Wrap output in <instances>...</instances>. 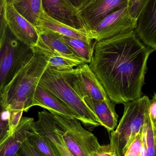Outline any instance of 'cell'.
Returning a JSON list of instances; mask_svg holds the SVG:
<instances>
[{
	"instance_id": "6da1fadb",
	"label": "cell",
	"mask_w": 156,
	"mask_h": 156,
	"mask_svg": "<svg viewBox=\"0 0 156 156\" xmlns=\"http://www.w3.org/2000/svg\"><path fill=\"white\" fill-rule=\"evenodd\" d=\"M154 51L133 30L95 42L89 66L110 100L123 104L142 97L147 61Z\"/></svg>"
},
{
	"instance_id": "7a4b0ae2",
	"label": "cell",
	"mask_w": 156,
	"mask_h": 156,
	"mask_svg": "<svg viewBox=\"0 0 156 156\" xmlns=\"http://www.w3.org/2000/svg\"><path fill=\"white\" fill-rule=\"evenodd\" d=\"M31 59L16 73L0 94V105L9 111L27 112L33 107V99L43 73L48 68L49 56L34 48Z\"/></svg>"
},
{
	"instance_id": "3957f363",
	"label": "cell",
	"mask_w": 156,
	"mask_h": 156,
	"mask_svg": "<svg viewBox=\"0 0 156 156\" xmlns=\"http://www.w3.org/2000/svg\"><path fill=\"white\" fill-rule=\"evenodd\" d=\"M150 102L145 95L123 104V115L111 133L109 144L116 156H125L133 141L142 133L149 117Z\"/></svg>"
},
{
	"instance_id": "277c9868",
	"label": "cell",
	"mask_w": 156,
	"mask_h": 156,
	"mask_svg": "<svg viewBox=\"0 0 156 156\" xmlns=\"http://www.w3.org/2000/svg\"><path fill=\"white\" fill-rule=\"evenodd\" d=\"M38 85L51 93L77 114L81 122L86 126L95 127L101 126L95 114L71 88L59 70L48 67Z\"/></svg>"
},
{
	"instance_id": "5b68a950",
	"label": "cell",
	"mask_w": 156,
	"mask_h": 156,
	"mask_svg": "<svg viewBox=\"0 0 156 156\" xmlns=\"http://www.w3.org/2000/svg\"><path fill=\"white\" fill-rule=\"evenodd\" d=\"M34 53V48L17 40L7 27L0 42V94Z\"/></svg>"
},
{
	"instance_id": "8992f818",
	"label": "cell",
	"mask_w": 156,
	"mask_h": 156,
	"mask_svg": "<svg viewBox=\"0 0 156 156\" xmlns=\"http://www.w3.org/2000/svg\"><path fill=\"white\" fill-rule=\"evenodd\" d=\"M51 113L60 124L62 138L73 155L89 156L100 147L98 138L84 128L78 119Z\"/></svg>"
},
{
	"instance_id": "52a82bcc",
	"label": "cell",
	"mask_w": 156,
	"mask_h": 156,
	"mask_svg": "<svg viewBox=\"0 0 156 156\" xmlns=\"http://www.w3.org/2000/svg\"><path fill=\"white\" fill-rule=\"evenodd\" d=\"M59 71L82 100L89 98L107 101H111L104 88L88 64L79 65L72 69Z\"/></svg>"
},
{
	"instance_id": "ba28073f",
	"label": "cell",
	"mask_w": 156,
	"mask_h": 156,
	"mask_svg": "<svg viewBox=\"0 0 156 156\" xmlns=\"http://www.w3.org/2000/svg\"><path fill=\"white\" fill-rule=\"evenodd\" d=\"M128 3L100 21L91 32L93 39L99 42L135 30L137 20L131 16Z\"/></svg>"
},
{
	"instance_id": "9c48e42d",
	"label": "cell",
	"mask_w": 156,
	"mask_h": 156,
	"mask_svg": "<svg viewBox=\"0 0 156 156\" xmlns=\"http://www.w3.org/2000/svg\"><path fill=\"white\" fill-rule=\"evenodd\" d=\"M128 2V0H87L78 9V12L91 35V32L100 21Z\"/></svg>"
},
{
	"instance_id": "30bf717a",
	"label": "cell",
	"mask_w": 156,
	"mask_h": 156,
	"mask_svg": "<svg viewBox=\"0 0 156 156\" xmlns=\"http://www.w3.org/2000/svg\"><path fill=\"white\" fill-rule=\"evenodd\" d=\"M42 1L44 12L50 17L77 31L91 36L80 17L78 9L68 0Z\"/></svg>"
},
{
	"instance_id": "8fae6325",
	"label": "cell",
	"mask_w": 156,
	"mask_h": 156,
	"mask_svg": "<svg viewBox=\"0 0 156 156\" xmlns=\"http://www.w3.org/2000/svg\"><path fill=\"white\" fill-rule=\"evenodd\" d=\"M6 19L8 29L17 40L31 48L37 46L39 34L36 28L8 2Z\"/></svg>"
},
{
	"instance_id": "7c38bea8",
	"label": "cell",
	"mask_w": 156,
	"mask_h": 156,
	"mask_svg": "<svg viewBox=\"0 0 156 156\" xmlns=\"http://www.w3.org/2000/svg\"><path fill=\"white\" fill-rule=\"evenodd\" d=\"M34 127L37 133L52 142L62 156H74L64 143L60 124L51 113L46 110L38 112Z\"/></svg>"
},
{
	"instance_id": "4fadbf2b",
	"label": "cell",
	"mask_w": 156,
	"mask_h": 156,
	"mask_svg": "<svg viewBox=\"0 0 156 156\" xmlns=\"http://www.w3.org/2000/svg\"><path fill=\"white\" fill-rule=\"evenodd\" d=\"M134 31L147 46L156 50V0H148L136 19Z\"/></svg>"
},
{
	"instance_id": "5bb4252c",
	"label": "cell",
	"mask_w": 156,
	"mask_h": 156,
	"mask_svg": "<svg viewBox=\"0 0 156 156\" xmlns=\"http://www.w3.org/2000/svg\"><path fill=\"white\" fill-rule=\"evenodd\" d=\"M34 119L23 117L13 135L8 136L0 143V156H16L23 144L35 132Z\"/></svg>"
},
{
	"instance_id": "9a60e30c",
	"label": "cell",
	"mask_w": 156,
	"mask_h": 156,
	"mask_svg": "<svg viewBox=\"0 0 156 156\" xmlns=\"http://www.w3.org/2000/svg\"><path fill=\"white\" fill-rule=\"evenodd\" d=\"M37 47L47 53L49 56L56 55L67 58L78 63L85 64L83 60L74 54L60 35L52 33H41Z\"/></svg>"
},
{
	"instance_id": "2e32d148",
	"label": "cell",
	"mask_w": 156,
	"mask_h": 156,
	"mask_svg": "<svg viewBox=\"0 0 156 156\" xmlns=\"http://www.w3.org/2000/svg\"><path fill=\"white\" fill-rule=\"evenodd\" d=\"M35 27L38 33H49L62 36L78 38L86 41H93L88 34L77 31L50 17L43 11L36 22Z\"/></svg>"
},
{
	"instance_id": "e0dca14e",
	"label": "cell",
	"mask_w": 156,
	"mask_h": 156,
	"mask_svg": "<svg viewBox=\"0 0 156 156\" xmlns=\"http://www.w3.org/2000/svg\"><path fill=\"white\" fill-rule=\"evenodd\" d=\"M40 106L46 109L49 112L74 118L80 121L79 117L77 114L55 95L39 85L37 87L34 94L32 106Z\"/></svg>"
},
{
	"instance_id": "ac0fdd59",
	"label": "cell",
	"mask_w": 156,
	"mask_h": 156,
	"mask_svg": "<svg viewBox=\"0 0 156 156\" xmlns=\"http://www.w3.org/2000/svg\"><path fill=\"white\" fill-rule=\"evenodd\" d=\"M83 101L93 112L103 126L109 132L114 131L118 123V115L115 105L111 101H102L86 98Z\"/></svg>"
},
{
	"instance_id": "d6986e66",
	"label": "cell",
	"mask_w": 156,
	"mask_h": 156,
	"mask_svg": "<svg viewBox=\"0 0 156 156\" xmlns=\"http://www.w3.org/2000/svg\"><path fill=\"white\" fill-rule=\"evenodd\" d=\"M10 3L34 26L39 15L44 11L42 0H13Z\"/></svg>"
},
{
	"instance_id": "ffe728a7",
	"label": "cell",
	"mask_w": 156,
	"mask_h": 156,
	"mask_svg": "<svg viewBox=\"0 0 156 156\" xmlns=\"http://www.w3.org/2000/svg\"><path fill=\"white\" fill-rule=\"evenodd\" d=\"M63 41L74 52L81 58L85 64H89L94 52V43L93 41H86L78 38L60 36Z\"/></svg>"
},
{
	"instance_id": "44dd1931",
	"label": "cell",
	"mask_w": 156,
	"mask_h": 156,
	"mask_svg": "<svg viewBox=\"0 0 156 156\" xmlns=\"http://www.w3.org/2000/svg\"><path fill=\"white\" fill-rule=\"evenodd\" d=\"M156 125L148 117L142 132L144 156H155Z\"/></svg>"
},
{
	"instance_id": "7402d4cb",
	"label": "cell",
	"mask_w": 156,
	"mask_h": 156,
	"mask_svg": "<svg viewBox=\"0 0 156 156\" xmlns=\"http://www.w3.org/2000/svg\"><path fill=\"white\" fill-rule=\"evenodd\" d=\"M27 140L44 156H62L51 141L39 134L36 130Z\"/></svg>"
},
{
	"instance_id": "603a6c76",
	"label": "cell",
	"mask_w": 156,
	"mask_h": 156,
	"mask_svg": "<svg viewBox=\"0 0 156 156\" xmlns=\"http://www.w3.org/2000/svg\"><path fill=\"white\" fill-rule=\"evenodd\" d=\"M78 66L74 61L56 55L49 56L48 61V67L54 68L58 70L72 69Z\"/></svg>"
},
{
	"instance_id": "cb8c5ba5",
	"label": "cell",
	"mask_w": 156,
	"mask_h": 156,
	"mask_svg": "<svg viewBox=\"0 0 156 156\" xmlns=\"http://www.w3.org/2000/svg\"><path fill=\"white\" fill-rule=\"evenodd\" d=\"M10 112L0 105V143L9 135V121Z\"/></svg>"
},
{
	"instance_id": "d4e9b609",
	"label": "cell",
	"mask_w": 156,
	"mask_h": 156,
	"mask_svg": "<svg viewBox=\"0 0 156 156\" xmlns=\"http://www.w3.org/2000/svg\"><path fill=\"white\" fill-rule=\"evenodd\" d=\"M125 155L144 156V151L142 141V133L139 134L133 141Z\"/></svg>"
},
{
	"instance_id": "484cf974",
	"label": "cell",
	"mask_w": 156,
	"mask_h": 156,
	"mask_svg": "<svg viewBox=\"0 0 156 156\" xmlns=\"http://www.w3.org/2000/svg\"><path fill=\"white\" fill-rule=\"evenodd\" d=\"M6 0H0V42L7 29L6 19Z\"/></svg>"
},
{
	"instance_id": "4316f807",
	"label": "cell",
	"mask_w": 156,
	"mask_h": 156,
	"mask_svg": "<svg viewBox=\"0 0 156 156\" xmlns=\"http://www.w3.org/2000/svg\"><path fill=\"white\" fill-rule=\"evenodd\" d=\"M148 0H128L129 12L134 19H137L140 12Z\"/></svg>"
},
{
	"instance_id": "83f0119b",
	"label": "cell",
	"mask_w": 156,
	"mask_h": 156,
	"mask_svg": "<svg viewBox=\"0 0 156 156\" xmlns=\"http://www.w3.org/2000/svg\"><path fill=\"white\" fill-rule=\"evenodd\" d=\"M10 115L9 121V135H13L16 129L21 120L24 112L23 111L10 112Z\"/></svg>"
},
{
	"instance_id": "f1b7e54d",
	"label": "cell",
	"mask_w": 156,
	"mask_h": 156,
	"mask_svg": "<svg viewBox=\"0 0 156 156\" xmlns=\"http://www.w3.org/2000/svg\"><path fill=\"white\" fill-rule=\"evenodd\" d=\"M19 154L21 156H44L29 143L27 139L21 146Z\"/></svg>"
},
{
	"instance_id": "f546056e",
	"label": "cell",
	"mask_w": 156,
	"mask_h": 156,
	"mask_svg": "<svg viewBox=\"0 0 156 156\" xmlns=\"http://www.w3.org/2000/svg\"><path fill=\"white\" fill-rule=\"evenodd\" d=\"M89 156H117L113 151L110 144L102 146L97 150L89 154Z\"/></svg>"
},
{
	"instance_id": "4dcf8cb0",
	"label": "cell",
	"mask_w": 156,
	"mask_h": 156,
	"mask_svg": "<svg viewBox=\"0 0 156 156\" xmlns=\"http://www.w3.org/2000/svg\"><path fill=\"white\" fill-rule=\"evenodd\" d=\"M149 115L153 122L156 125V95L154 93L152 100H150Z\"/></svg>"
},
{
	"instance_id": "1f68e13d",
	"label": "cell",
	"mask_w": 156,
	"mask_h": 156,
	"mask_svg": "<svg viewBox=\"0 0 156 156\" xmlns=\"http://www.w3.org/2000/svg\"><path fill=\"white\" fill-rule=\"evenodd\" d=\"M73 6L76 7L77 9H78L87 0H68Z\"/></svg>"
},
{
	"instance_id": "d6a6232c",
	"label": "cell",
	"mask_w": 156,
	"mask_h": 156,
	"mask_svg": "<svg viewBox=\"0 0 156 156\" xmlns=\"http://www.w3.org/2000/svg\"><path fill=\"white\" fill-rule=\"evenodd\" d=\"M6 1H7V2H12L13 0H6Z\"/></svg>"
},
{
	"instance_id": "836d02e7",
	"label": "cell",
	"mask_w": 156,
	"mask_h": 156,
	"mask_svg": "<svg viewBox=\"0 0 156 156\" xmlns=\"http://www.w3.org/2000/svg\"><path fill=\"white\" fill-rule=\"evenodd\" d=\"M21 156V155H20V154H18V155H17V156Z\"/></svg>"
},
{
	"instance_id": "e575fe53",
	"label": "cell",
	"mask_w": 156,
	"mask_h": 156,
	"mask_svg": "<svg viewBox=\"0 0 156 156\" xmlns=\"http://www.w3.org/2000/svg\"><path fill=\"white\" fill-rule=\"evenodd\" d=\"M125 156H129V155H125Z\"/></svg>"
}]
</instances>
